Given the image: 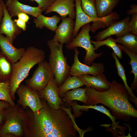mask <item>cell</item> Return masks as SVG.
<instances>
[{
    "label": "cell",
    "mask_w": 137,
    "mask_h": 137,
    "mask_svg": "<svg viewBox=\"0 0 137 137\" xmlns=\"http://www.w3.org/2000/svg\"><path fill=\"white\" fill-rule=\"evenodd\" d=\"M43 108L33 112L31 135L35 137H77L78 130L72 115L61 107L58 109L51 108L43 98Z\"/></svg>",
    "instance_id": "6da1fadb"
},
{
    "label": "cell",
    "mask_w": 137,
    "mask_h": 137,
    "mask_svg": "<svg viewBox=\"0 0 137 137\" xmlns=\"http://www.w3.org/2000/svg\"><path fill=\"white\" fill-rule=\"evenodd\" d=\"M85 88L87 97L86 105L102 104L117 116L137 117V110L129 101V94L124 85L115 80L112 81L110 89L105 91H98L86 86Z\"/></svg>",
    "instance_id": "7a4b0ae2"
},
{
    "label": "cell",
    "mask_w": 137,
    "mask_h": 137,
    "mask_svg": "<svg viewBox=\"0 0 137 137\" xmlns=\"http://www.w3.org/2000/svg\"><path fill=\"white\" fill-rule=\"evenodd\" d=\"M46 57L42 49L30 46L19 61L13 63L12 75L9 80L10 94L11 98L15 99L16 90L21 82L27 77L31 69L35 65L45 61Z\"/></svg>",
    "instance_id": "3957f363"
},
{
    "label": "cell",
    "mask_w": 137,
    "mask_h": 137,
    "mask_svg": "<svg viewBox=\"0 0 137 137\" xmlns=\"http://www.w3.org/2000/svg\"><path fill=\"white\" fill-rule=\"evenodd\" d=\"M47 44L50 49L48 63L54 73L58 87L61 85L70 75L71 68L63 52V44L52 39Z\"/></svg>",
    "instance_id": "277c9868"
},
{
    "label": "cell",
    "mask_w": 137,
    "mask_h": 137,
    "mask_svg": "<svg viewBox=\"0 0 137 137\" xmlns=\"http://www.w3.org/2000/svg\"><path fill=\"white\" fill-rule=\"evenodd\" d=\"M75 2L76 20L73 34L74 38L77 35L81 28L91 22H92L93 23L90 26V31L94 32L99 28L108 27L112 22L118 19V14L116 12L104 17L92 18L83 11L81 7V0H75Z\"/></svg>",
    "instance_id": "5b68a950"
},
{
    "label": "cell",
    "mask_w": 137,
    "mask_h": 137,
    "mask_svg": "<svg viewBox=\"0 0 137 137\" xmlns=\"http://www.w3.org/2000/svg\"><path fill=\"white\" fill-rule=\"evenodd\" d=\"M90 26V23L83 25L79 33L66 45V48L69 50L74 49L78 47L84 49L86 53L83 62L89 66L96 58L100 57L103 54V52L96 53L95 52L94 46L91 41V37L89 34Z\"/></svg>",
    "instance_id": "8992f818"
},
{
    "label": "cell",
    "mask_w": 137,
    "mask_h": 137,
    "mask_svg": "<svg viewBox=\"0 0 137 137\" xmlns=\"http://www.w3.org/2000/svg\"><path fill=\"white\" fill-rule=\"evenodd\" d=\"M38 64L32 77L26 80L25 82L28 87L40 91L44 89L49 81L55 77L48 62L44 61Z\"/></svg>",
    "instance_id": "52a82bcc"
},
{
    "label": "cell",
    "mask_w": 137,
    "mask_h": 137,
    "mask_svg": "<svg viewBox=\"0 0 137 137\" xmlns=\"http://www.w3.org/2000/svg\"><path fill=\"white\" fill-rule=\"evenodd\" d=\"M16 92L19 97L17 101L23 108L29 107L34 113L43 108L38 91L31 89L26 85L20 84Z\"/></svg>",
    "instance_id": "ba28073f"
},
{
    "label": "cell",
    "mask_w": 137,
    "mask_h": 137,
    "mask_svg": "<svg viewBox=\"0 0 137 137\" xmlns=\"http://www.w3.org/2000/svg\"><path fill=\"white\" fill-rule=\"evenodd\" d=\"M14 110L11 111H7L5 122L0 128V136H7L10 134L17 136L22 134L23 130L22 115Z\"/></svg>",
    "instance_id": "9c48e42d"
},
{
    "label": "cell",
    "mask_w": 137,
    "mask_h": 137,
    "mask_svg": "<svg viewBox=\"0 0 137 137\" xmlns=\"http://www.w3.org/2000/svg\"><path fill=\"white\" fill-rule=\"evenodd\" d=\"M74 49V62L71 66L70 75L79 77L83 75L89 74L96 76L104 73L105 70L103 63L93 62L90 66L82 63L79 59V52L78 49L76 48Z\"/></svg>",
    "instance_id": "30bf717a"
},
{
    "label": "cell",
    "mask_w": 137,
    "mask_h": 137,
    "mask_svg": "<svg viewBox=\"0 0 137 137\" xmlns=\"http://www.w3.org/2000/svg\"><path fill=\"white\" fill-rule=\"evenodd\" d=\"M130 19V17L128 16L121 20L113 21L107 28L97 33L95 36V41H102L112 36H118L129 31Z\"/></svg>",
    "instance_id": "8fae6325"
},
{
    "label": "cell",
    "mask_w": 137,
    "mask_h": 137,
    "mask_svg": "<svg viewBox=\"0 0 137 137\" xmlns=\"http://www.w3.org/2000/svg\"><path fill=\"white\" fill-rule=\"evenodd\" d=\"M61 22L55 31V34L52 39L63 44L71 42L74 37L73 32L75 21L69 17L61 18Z\"/></svg>",
    "instance_id": "7c38bea8"
},
{
    "label": "cell",
    "mask_w": 137,
    "mask_h": 137,
    "mask_svg": "<svg viewBox=\"0 0 137 137\" xmlns=\"http://www.w3.org/2000/svg\"><path fill=\"white\" fill-rule=\"evenodd\" d=\"M58 89L54 78L49 81L44 89L39 91L40 98L45 99L51 108L56 110L60 109L61 104L63 103L62 99L59 95Z\"/></svg>",
    "instance_id": "4fadbf2b"
},
{
    "label": "cell",
    "mask_w": 137,
    "mask_h": 137,
    "mask_svg": "<svg viewBox=\"0 0 137 137\" xmlns=\"http://www.w3.org/2000/svg\"><path fill=\"white\" fill-rule=\"evenodd\" d=\"M4 11V15L0 24V34H4L13 43L16 36L22 31V29L16 25L9 14L7 7L2 0H0Z\"/></svg>",
    "instance_id": "5bb4252c"
},
{
    "label": "cell",
    "mask_w": 137,
    "mask_h": 137,
    "mask_svg": "<svg viewBox=\"0 0 137 137\" xmlns=\"http://www.w3.org/2000/svg\"><path fill=\"white\" fill-rule=\"evenodd\" d=\"M75 0H54L52 5L45 10V14L52 12L58 13L61 18L68 17L74 19L75 18Z\"/></svg>",
    "instance_id": "9a60e30c"
},
{
    "label": "cell",
    "mask_w": 137,
    "mask_h": 137,
    "mask_svg": "<svg viewBox=\"0 0 137 137\" xmlns=\"http://www.w3.org/2000/svg\"><path fill=\"white\" fill-rule=\"evenodd\" d=\"M9 13L12 18L23 13L36 18L44 11L38 7H33L22 4L18 0H7L5 4Z\"/></svg>",
    "instance_id": "2e32d148"
},
{
    "label": "cell",
    "mask_w": 137,
    "mask_h": 137,
    "mask_svg": "<svg viewBox=\"0 0 137 137\" xmlns=\"http://www.w3.org/2000/svg\"><path fill=\"white\" fill-rule=\"evenodd\" d=\"M0 49L3 53L13 63L17 62L25 54L24 48H17L6 36L0 34Z\"/></svg>",
    "instance_id": "e0dca14e"
},
{
    "label": "cell",
    "mask_w": 137,
    "mask_h": 137,
    "mask_svg": "<svg viewBox=\"0 0 137 137\" xmlns=\"http://www.w3.org/2000/svg\"><path fill=\"white\" fill-rule=\"evenodd\" d=\"M79 77L84 85L86 87L94 88L98 91H107L111 87V82L108 80L104 73L96 76L84 74Z\"/></svg>",
    "instance_id": "ac0fdd59"
},
{
    "label": "cell",
    "mask_w": 137,
    "mask_h": 137,
    "mask_svg": "<svg viewBox=\"0 0 137 137\" xmlns=\"http://www.w3.org/2000/svg\"><path fill=\"white\" fill-rule=\"evenodd\" d=\"M61 19L60 16L57 15L48 17L41 14L34 19L33 23L37 28L41 29L45 27L53 31H55L58 27V24Z\"/></svg>",
    "instance_id": "d6986e66"
},
{
    "label": "cell",
    "mask_w": 137,
    "mask_h": 137,
    "mask_svg": "<svg viewBox=\"0 0 137 137\" xmlns=\"http://www.w3.org/2000/svg\"><path fill=\"white\" fill-rule=\"evenodd\" d=\"M97 14L99 18L107 16L113 12L120 0H95Z\"/></svg>",
    "instance_id": "ffe728a7"
},
{
    "label": "cell",
    "mask_w": 137,
    "mask_h": 137,
    "mask_svg": "<svg viewBox=\"0 0 137 137\" xmlns=\"http://www.w3.org/2000/svg\"><path fill=\"white\" fill-rule=\"evenodd\" d=\"M116 37L114 39L116 43L121 44L137 54V35L128 31Z\"/></svg>",
    "instance_id": "44dd1931"
},
{
    "label": "cell",
    "mask_w": 137,
    "mask_h": 137,
    "mask_svg": "<svg viewBox=\"0 0 137 137\" xmlns=\"http://www.w3.org/2000/svg\"><path fill=\"white\" fill-rule=\"evenodd\" d=\"M80 78L76 76L69 75L63 83L58 87V92L60 97L62 98L64 94L71 90L80 88L84 85Z\"/></svg>",
    "instance_id": "7402d4cb"
},
{
    "label": "cell",
    "mask_w": 137,
    "mask_h": 137,
    "mask_svg": "<svg viewBox=\"0 0 137 137\" xmlns=\"http://www.w3.org/2000/svg\"><path fill=\"white\" fill-rule=\"evenodd\" d=\"M13 64L0 49V82L9 80L12 72Z\"/></svg>",
    "instance_id": "603a6c76"
},
{
    "label": "cell",
    "mask_w": 137,
    "mask_h": 137,
    "mask_svg": "<svg viewBox=\"0 0 137 137\" xmlns=\"http://www.w3.org/2000/svg\"><path fill=\"white\" fill-rule=\"evenodd\" d=\"M85 89L78 88L66 92L64 95L62 99L66 104H69L74 100L82 102L86 104L87 97L85 94Z\"/></svg>",
    "instance_id": "cb8c5ba5"
},
{
    "label": "cell",
    "mask_w": 137,
    "mask_h": 137,
    "mask_svg": "<svg viewBox=\"0 0 137 137\" xmlns=\"http://www.w3.org/2000/svg\"><path fill=\"white\" fill-rule=\"evenodd\" d=\"M112 56L115 61V65L117 70L118 75L122 80L124 83V87L130 95L129 99L130 98L132 102L137 105V98L133 94L132 90L127 84L125 73V70L123 66L119 61L117 57L113 52L112 53Z\"/></svg>",
    "instance_id": "d4e9b609"
},
{
    "label": "cell",
    "mask_w": 137,
    "mask_h": 137,
    "mask_svg": "<svg viewBox=\"0 0 137 137\" xmlns=\"http://www.w3.org/2000/svg\"><path fill=\"white\" fill-rule=\"evenodd\" d=\"M117 45L122 50L124 51L129 56L130 59L129 63L131 66L132 73L134 76V80L130 88L132 90H136L137 87V54L129 50L122 44Z\"/></svg>",
    "instance_id": "484cf974"
},
{
    "label": "cell",
    "mask_w": 137,
    "mask_h": 137,
    "mask_svg": "<svg viewBox=\"0 0 137 137\" xmlns=\"http://www.w3.org/2000/svg\"><path fill=\"white\" fill-rule=\"evenodd\" d=\"M92 43L94 44L95 50H97L100 47L104 45L108 46L112 49L113 52L118 58L121 59L122 57V50L118 46L114 39L109 37L105 40L96 41L91 40Z\"/></svg>",
    "instance_id": "4316f807"
},
{
    "label": "cell",
    "mask_w": 137,
    "mask_h": 137,
    "mask_svg": "<svg viewBox=\"0 0 137 137\" xmlns=\"http://www.w3.org/2000/svg\"><path fill=\"white\" fill-rule=\"evenodd\" d=\"M81 1V8L85 13L92 18H99L97 14L95 0Z\"/></svg>",
    "instance_id": "83f0119b"
},
{
    "label": "cell",
    "mask_w": 137,
    "mask_h": 137,
    "mask_svg": "<svg viewBox=\"0 0 137 137\" xmlns=\"http://www.w3.org/2000/svg\"><path fill=\"white\" fill-rule=\"evenodd\" d=\"M9 82V80L7 81L0 87V100L7 102L11 107H14L15 105L10 96Z\"/></svg>",
    "instance_id": "f1b7e54d"
},
{
    "label": "cell",
    "mask_w": 137,
    "mask_h": 137,
    "mask_svg": "<svg viewBox=\"0 0 137 137\" xmlns=\"http://www.w3.org/2000/svg\"><path fill=\"white\" fill-rule=\"evenodd\" d=\"M129 24V31L130 32L137 35V13L131 15Z\"/></svg>",
    "instance_id": "f546056e"
},
{
    "label": "cell",
    "mask_w": 137,
    "mask_h": 137,
    "mask_svg": "<svg viewBox=\"0 0 137 137\" xmlns=\"http://www.w3.org/2000/svg\"><path fill=\"white\" fill-rule=\"evenodd\" d=\"M36 2L38 4V7L45 11L52 4L54 0H31Z\"/></svg>",
    "instance_id": "4dcf8cb0"
},
{
    "label": "cell",
    "mask_w": 137,
    "mask_h": 137,
    "mask_svg": "<svg viewBox=\"0 0 137 137\" xmlns=\"http://www.w3.org/2000/svg\"><path fill=\"white\" fill-rule=\"evenodd\" d=\"M14 21L17 25L23 31H25L26 29V23L19 19H14Z\"/></svg>",
    "instance_id": "1f68e13d"
},
{
    "label": "cell",
    "mask_w": 137,
    "mask_h": 137,
    "mask_svg": "<svg viewBox=\"0 0 137 137\" xmlns=\"http://www.w3.org/2000/svg\"><path fill=\"white\" fill-rule=\"evenodd\" d=\"M17 16L18 19H20L26 23H27L29 19V17L28 14L23 13H19Z\"/></svg>",
    "instance_id": "d6a6232c"
},
{
    "label": "cell",
    "mask_w": 137,
    "mask_h": 137,
    "mask_svg": "<svg viewBox=\"0 0 137 137\" xmlns=\"http://www.w3.org/2000/svg\"><path fill=\"white\" fill-rule=\"evenodd\" d=\"M130 9L128 10L127 13L129 15H131L135 13H137V5L133 4L130 6Z\"/></svg>",
    "instance_id": "836d02e7"
},
{
    "label": "cell",
    "mask_w": 137,
    "mask_h": 137,
    "mask_svg": "<svg viewBox=\"0 0 137 137\" xmlns=\"http://www.w3.org/2000/svg\"><path fill=\"white\" fill-rule=\"evenodd\" d=\"M5 109L0 110V126L6 118L7 111L5 110Z\"/></svg>",
    "instance_id": "e575fe53"
},
{
    "label": "cell",
    "mask_w": 137,
    "mask_h": 137,
    "mask_svg": "<svg viewBox=\"0 0 137 137\" xmlns=\"http://www.w3.org/2000/svg\"><path fill=\"white\" fill-rule=\"evenodd\" d=\"M11 107L7 102L3 100L0 101V110L9 108Z\"/></svg>",
    "instance_id": "d590c367"
},
{
    "label": "cell",
    "mask_w": 137,
    "mask_h": 137,
    "mask_svg": "<svg viewBox=\"0 0 137 137\" xmlns=\"http://www.w3.org/2000/svg\"><path fill=\"white\" fill-rule=\"evenodd\" d=\"M4 14V11L3 7L0 0V24L2 22Z\"/></svg>",
    "instance_id": "8d00e7d4"
},
{
    "label": "cell",
    "mask_w": 137,
    "mask_h": 137,
    "mask_svg": "<svg viewBox=\"0 0 137 137\" xmlns=\"http://www.w3.org/2000/svg\"><path fill=\"white\" fill-rule=\"evenodd\" d=\"M4 83V82H0V87Z\"/></svg>",
    "instance_id": "74e56055"
},
{
    "label": "cell",
    "mask_w": 137,
    "mask_h": 137,
    "mask_svg": "<svg viewBox=\"0 0 137 137\" xmlns=\"http://www.w3.org/2000/svg\"></svg>",
    "instance_id": "f35d334b"
}]
</instances>
